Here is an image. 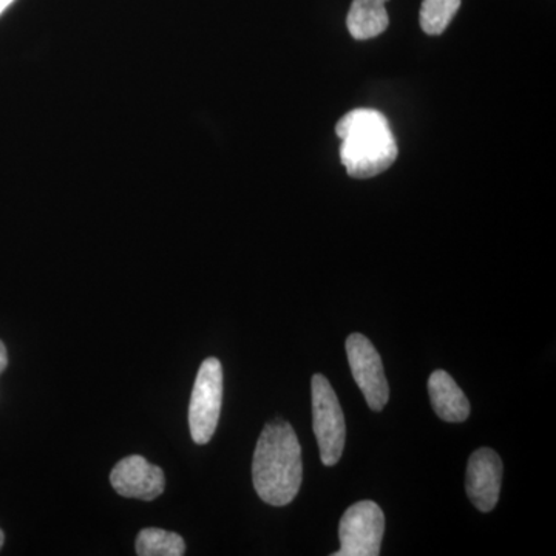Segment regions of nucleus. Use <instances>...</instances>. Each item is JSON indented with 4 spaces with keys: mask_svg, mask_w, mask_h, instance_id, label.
Segmentation results:
<instances>
[{
    "mask_svg": "<svg viewBox=\"0 0 556 556\" xmlns=\"http://www.w3.org/2000/svg\"><path fill=\"white\" fill-rule=\"evenodd\" d=\"M303 481L302 447L291 424L274 419L260 434L252 482L260 500L270 506L283 507L298 496Z\"/></svg>",
    "mask_w": 556,
    "mask_h": 556,
    "instance_id": "nucleus-1",
    "label": "nucleus"
},
{
    "mask_svg": "<svg viewBox=\"0 0 556 556\" xmlns=\"http://www.w3.org/2000/svg\"><path fill=\"white\" fill-rule=\"evenodd\" d=\"M386 515L375 501L353 504L339 522L340 551L334 556H379Z\"/></svg>",
    "mask_w": 556,
    "mask_h": 556,
    "instance_id": "nucleus-5",
    "label": "nucleus"
},
{
    "mask_svg": "<svg viewBox=\"0 0 556 556\" xmlns=\"http://www.w3.org/2000/svg\"><path fill=\"white\" fill-rule=\"evenodd\" d=\"M503 484V460L492 448H479L468 459L466 489L478 510L489 514L496 507Z\"/></svg>",
    "mask_w": 556,
    "mask_h": 556,
    "instance_id": "nucleus-7",
    "label": "nucleus"
},
{
    "mask_svg": "<svg viewBox=\"0 0 556 556\" xmlns=\"http://www.w3.org/2000/svg\"><path fill=\"white\" fill-rule=\"evenodd\" d=\"M428 394L434 413L445 422H464L470 416V402L455 379L444 369L431 372Z\"/></svg>",
    "mask_w": 556,
    "mask_h": 556,
    "instance_id": "nucleus-9",
    "label": "nucleus"
},
{
    "mask_svg": "<svg viewBox=\"0 0 556 556\" xmlns=\"http://www.w3.org/2000/svg\"><path fill=\"white\" fill-rule=\"evenodd\" d=\"M223 404V367L217 357L200 365L189 405V427L193 442L207 444L217 431Z\"/></svg>",
    "mask_w": 556,
    "mask_h": 556,
    "instance_id": "nucleus-4",
    "label": "nucleus"
},
{
    "mask_svg": "<svg viewBox=\"0 0 556 556\" xmlns=\"http://www.w3.org/2000/svg\"><path fill=\"white\" fill-rule=\"evenodd\" d=\"M313 394V428L316 434L321 464L336 466L343 455L346 439L345 416L338 394L324 375H314L311 380Z\"/></svg>",
    "mask_w": 556,
    "mask_h": 556,
    "instance_id": "nucleus-3",
    "label": "nucleus"
},
{
    "mask_svg": "<svg viewBox=\"0 0 556 556\" xmlns=\"http://www.w3.org/2000/svg\"><path fill=\"white\" fill-rule=\"evenodd\" d=\"M3 543H5V535H3L2 530H0V548H2Z\"/></svg>",
    "mask_w": 556,
    "mask_h": 556,
    "instance_id": "nucleus-15",
    "label": "nucleus"
},
{
    "mask_svg": "<svg viewBox=\"0 0 556 556\" xmlns=\"http://www.w3.org/2000/svg\"><path fill=\"white\" fill-rule=\"evenodd\" d=\"M139 556H181L185 555V540L178 533L149 527L141 530L137 538Z\"/></svg>",
    "mask_w": 556,
    "mask_h": 556,
    "instance_id": "nucleus-11",
    "label": "nucleus"
},
{
    "mask_svg": "<svg viewBox=\"0 0 556 556\" xmlns=\"http://www.w3.org/2000/svg\"><path fill=\"white\" fill-rule=\"evenodd\" d=\"M463 0H424L420 7V28L430 36L442 35L453 21Z\"/></svg>",
    "mask_w": 556,
    "mask_h": 556,
    "instance_id": "nucleus-12",
    "label": "nucleus"
},
{
    "mask_svg": "<svg viewBox=\"0 0 556 556\" xmlns=\"http://www.w3.org/2000/svg\"><path fill=\"white\" fill-rule=\"evenodd\" d=\"M7 367H9V353H7V348L0 340V375L5 371Z\"/></svg>",
    "mask_w": 556,
    "mask_h": 556,
    "instance_id": "nucleus-13",
    "label": "nucleus"
},
{
    "mask_svg": "<svg viewBox=\"0 0 556 556\" xmlns=\"http://www.w3.org/2000/svg\"><path fill=\"white\" fill-rule=\"evenodd\" d=\"M110 482L118 495L141 501L156 500L166 486L164 471L139 455L121 459L110 473Z\"/></svg>",
    "mask_w": 556,
    "mask_h": 556,
    "instance_id": "nucleus-8",
    "label": "nucleus"
},
{
    "mask_svg": "<svg viewBox=\"0 0 556 556\" xmlns=\"http://www.w3.org/2000/svg\"><path fill=\"white\" fill-rule=\"evenodd\" d=\"M346 356L351 372L372 412H382L390 399L386 369L378 350L364 334L346 339Z\"/></svg>",
    "mask_w": 556,
    "mask_h": 556,
    "instance_id": "nucleus-6",
    "label": "nucleus"
},
{
    "mask_svg": "<svg viewBox=\"0 0 556 556\" xmlns=\"http://www.w3.org/2000/svg\"><path fill=\"white\" fill-rule=\"evenodd\" d=\"M388 0H353L346 17L350 35L357 40L378 38L390 25Z\"/></svg>",
    "mask_w": 556,
    "mask_h": 556,
    "instance_id": "nucleus-10",
    "label": "nucleus"
},
{
    "mask_svg": "<svg viewBox=\"0 0 556 556\" xmlns=\"http://www.w3.org/2000/svg\"><path fill=\"white\" fill-rule=\"evenodd\" d=\"M342 139L340 160L353 178L378 177L397 160L396 138L386 115L372 109H356L346 113L336 126Z\"/></svg>",
    "mask_w": 556,
    "mask_h": 556,
    "instance_id": "nucleus-2",
    "label": "nucleus"
},
{
    "mask_svg": "<svg viewBox=\"0 0 556 556\" xmlns=\"http://www.w3.org/2000/svg\"><path fill=\"white\" fill-rule=\"evenodd\" d=\"M13 2H14V0H0V14H2L3 11L9 9L11 3H13Z\"/></svg>",
    "mask_w": 556,
    "mask_h": 556,
    "instance_id": "nucleus-14",
    "label": "nucleus"
}]
</instances>
